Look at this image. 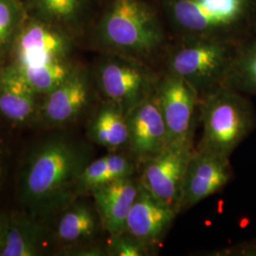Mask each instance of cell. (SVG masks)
<instances>
[{"mask_svg":"<svg viewBox=\"0 0 256 256\" xmlns=\"http://www.w3.org/2000/svg\"><path fill=\"white\" fill-rule=\"evenodd\" d=\"M82 152L62 138L48 140L32 153L20 182L21 200L44 212L60 206L86 166Z\"/></svg>","mask_w":256,"mask_h":256,"instance_id":"6da1fadb","label":"cell"},{"mask_svg":"<svg viewBox=\"0 0 256 256\" xmlns=\"http://www.w3.org/2000/svg\"><path fill=\"white\" fill-rule=\"evenodd\" d=\"M70 40L63 30L38 19L24 22L16 41V64L66 59Z\"/></svg>","mask_w":256,"mask_h":256,"instance_id":"8fae6325","label":"cell"},{"mask_svg":"<svg viewBox=\"0 0 256 256\" xmlns=\"http://www.w3.org/2000/svg\"><path fill=\"white\" fill-rule=\"evenodd\" d=\"M42 106L43 118L52 124L72 122L88 104L90 82L82 70H75L52 92L46 94Z\"/></svg>","mask_w":256,"mask_h":256,"instance_id":"5bb4252c","label":"cell"},{"mask_svg":"<svg viewBox=\"0 0 256 256\" xmlns=\"http://www.w3.org/2000/svg\"><path fill=\"white\" fill-rule=\"evenodd\" d=\"M2 174H3V164H2V153L0 149V185L2 182Z\"/></svg>","mask_w":256,"mask_h":256,"instance_id":"4316f807","label":"cell"},{"mask_svg":"<svg viewBox=\"0 0 256 256\" xmlns=\"http://www.w3.org/2000/svg\"><path fill=\"white\" fill-rule=\"evenodd\" d=\"M36 92L16 66L0 72V113L14 122H24L36 110Z\"/></svg>","mask_w":256,"mask_h":256,"instance_id":"9a60e30c","label":"cell"},{"mask_svg":"<svg viewBox=\"0 0 256 256\" xmlns=\"http://www.w3.org/2000/svg\"><path fill=\"white\" fill-rule=\"evenodd\" d=\"M136 162L132 156L117 153L104 156L84 167L76 186L80 192H92L108 183L133 176Z\"/></svg>","mask_w":256,"mask_h":256,"instance_id":"2e32d148","label":"cell"},{"mask_svg":"<svg viewBox=\"0 0 256 256\" xmlns=\"http://www.w3.org/2000/svg\"><path fill=\"white\" fill-rule=\"evenodd\" d=\"M97 230V218L86 204H76L64 212L57 226V238L66 243L92 239Z\"/></svg>","mask_w":256,"mask_h":256,"instance_id":"7402d4cb","label":"cell"},{"mask_svg":"<svg viewBox=\"0 0 256 256\" xmlns=\"http://www.w3.org/2000/svg\"><path fill=\"white\" fill-rule=\"evenodd\" d=\"M32 18L38 19L63 30L80 25L88 0H20Z\"/></svg>","mask_w":256,"mask_h":256,"instance_id":"ac0fdd59","label":"cell"},{"mask_svg":"<svg viewBox=\"0 0 256 256\" xmlns=\"http://www.w3.org/2000/svg\"><path fill=\"white\" fill-rule=\"evenodd\" d=\"M148 247L126 230L116 236H111L106 254L114 256H146L151 252Z\"/></svg>","mask_w":256,"mask_h":256,"instance_id":"cb8c5ba5","label":"cell"},{"mask_svg":"<svg viewBox=\"0 0 256 256\" xmlns=\"http://www.w3.org/2000/svg\"><path fill=\"white\" fill-rule=\"evenodd\" d=\"M96 39L110 54L146 62L162 46L164 30L144 0H112L96 28Z\"/></svg>","mask_w":256,"mask_h":256,"instance_id":"3957f363","label":"cell"},{"mask_svg":"<svg viewBox=\"0 0 256 256\" xmlns=\"http://www.w3.org/2000/svg\"><path fill=\"white\" fill-rule=\"evenodd\" d=\"M156 96L168 131V146L192 140L198 92L182 77L167 72L158 82Z\"/></svg>","mask_w":256,"mask_h":256,"instance_id":"ba28073f","label":"cell"},{"mask_svg":"<svg viewBox=\"0 0 256 256\" xmlns=\"http://www.w3.org/2000/svg\"><path fill=\"white\" fill-rule=\"evenodd\" d=\"M225 252L226 256H256V241L230 248Z\"/></svg>","mask_w":256,"mask_h":256,"instance_id":"d4e9b609","label":"cell"},{"mask_svg":"<svg viewBox=\"0 0 256 256\" xmlns=\"http://www.w3.org/2000/svg\"><path fill=\"white\" fill-rule=\"evenodd\" d=\"M158 79L146 62L110 54L97 68V82L106 101L126 114L156 90Z\"/></svg>","mask_w":256,"mask_h":256,"instance_id":"8992f818","label":"cell"},{"mask_svg":"<svg viewBox=\"0 0 256 256\" xmlns=\"http://www.w3.org/2000/svg\"><path fill=\"white\" fill-rule=\"evenodd\" d=\"M238 43L214 37L182 38L170 54L167 72L187 81L202 98L223 84Z\"/></svg>","mask_w":256,"mask_h":256,"instance_id":"5b68a950","label":"cell"},{"mask_svg":"<svg viewBox=\"0 0 256 256\" xmlns=\"http://www.w3.org/2000/svg\"><path fill=\"white\" fill-rule=\"evenodd\" d=\"M202 138L198 147L230 158L256 124L254 110L243 93L221 86L200 99Z\"/></svg>","mask_w":256,"mask_h":256,"instance_id":"277c9868","label":"cell"},{"mask_svg":"<svg viewBox=\"0 0 256 256\" xmlns=\"http://www.w3.org/2000/svg\"><path fill=\"white\" fill-rule=\"evenodd\" d=\"M88 135L97 144L113 151L128 147L129 133L126 114L116 104L106 102L92 118Z\"/></svg>","mask_w":256,"mask_h":256,"instance_id":"e0dca14e","label":"cell"},{"mask_svg":"<svg viewBox=\"0 0 256 256\" xmlns=\"http://www.w3.org/2000/svg\"><path fill=\"white\" fill-rule=\"evenodd\" d=\"M194 151L192 140L169 144L142 164L138 178L149 192L176 212L184 176Z\"/></svg>","mask_w":256,"mask_h":256,"instance_id":"52a82bcc","label":"cell"},{"mask_svg":"<svg viewBox=\"0 0 256 256\" xmlns=\"http://www.w3.org/2000/svg\"><path fill=\"white\" fill-rule=\"evenodd\" d=\"M131 156L140 164L168 146V131L156 92L126 114Z\"/></svg>","mask_w":256,"mask_h":256,"instance_id":"30bf717a","label":"cell"},{"mask_svg":"<svg viewBox=\"0 0 256 256\" xmlns=\"http://www.w3.org/2000/svg\"><path fill=\"white\" fill-rule=\"evenodd\" d=\"M25 12L20 0H0V44L19 30L24 23Z\"/></svg>","mask_w":256,"mask_h":256,"instance_id":"603a6c76","label":"cell"},{"mask_svg":"<svg viewBox=\"0 0 256 256\" xmlns=\"http://www.w3.org/2000/svg\"><path fill=\"white\" fill-rule=\"evenodd\" d=\"M9 228V218L4 214H0V256L6 244L7 232Z\"/></svg>","mask_w":256,"mask_h":256,"instance_id":"484cf974","label":"cell"},{"mask_svg":"<svg viewBox=\"0 0 256 256\" xmlns=\"http://www.w3.org/2000/svg\"><path fill=\"white\" fill-rule=\"evenodd\" d=\"M44 230L23 216L9 218L6 244L1 256H34L42 252Z\"/></svg>","mask_w":256,"mask_h":256,"instance_id":"ffe728a7","label":"cell"},{"mask_svg":"<svg viewBox=\"0 0 256 256\" xmlns=\"http://www.w3.org/2000/svg\"><path fill=\"white\" fill-rule=\"evenodd\" d=\"M34 90L39 94H48L60 86L72 68L66 59H57L27 64H14Z\"/></svg>","mask_w":256,"mask_h":256,"instance_id":"44dd1931","label":"cell"},{"mask_svg":"<svg viewBox=\"0 0 256 256\" xmlns=\"http://www.w3.org/2000/svg\"><path fill=\"white\" fill-rule=\"evenodd\" d=\"M230 178V158L205 148L194 149L184 176L178 214L220 192Z\"/></svg>","mask_w":256,"mask_h":256,"instance_id":"9c48e42d","label":"cell"},{"mask_svg":"<svg viewBox=\"0 0 256 256\" xmlns=\"http://www.w3.org/2000/svg\"><path fill=\"white\" fill-rule=\"evenodd\" d=\"M182 38L214 37L240 42L256 25V0H158Z\"/></svg>","mask_w":256,"mask_h":256,"instance_id":"7a4b0ae2","label":"cell"},{"mask_svg":"<svg viewBox=\"0 0 256 256\" xmlns=\"http://www.w3.org/2000/svg\"><path fill=\"white\" fill-rule=\"evenodd\" d=\"M252 34H254V36H252L256 37V27H254V32H252Z\"/></svg>","mask_w":256,"mask_h":256,"instance_id":"83f0119b","label":"cell"},{"mask_svg":"<svg viewBox=\"0 0 256 256\" xmlns=\"http://www.w3.org/2000/svg\"><path fill=\"white\" fill-rule=\"evenodd\" d=\"M176 214V210L158 200L140 182L136 200L128 214L126 232L153 248L164 238Z\"/></svg>","mask_w":256,"mask_h":256,"instance_id":"7c38bea8","label":"cell"},{"mask_svg":"<svg viewBox=\"0 0 256 256\" xmlns=\"http://www.w3.org/2000/svg\"><path fill=\"white\" fill-rule=\"evenodd\" d=\"M133 176L108 183L92 192L102 224L110 236L126 230L128 214L140 188V178Z\"/></svg>","mask_w":256,"mask_h":256,"instance_id":"4fadbf2b","label":"cell"},{"mask_svg":"<svg viewBox=\"0 0 256 256\" xmlns=\"http://www.w3.org/2000/svg\"><path fill=\"white\" fill-rule=\"evenodd\" d=\"M222 86L243 94L256 96V37H247L238 43Z\"/></svg>","mask_w":256,"mask_h":256,"instance_id":"d6986e66","label":"cell"}]
</instances>
